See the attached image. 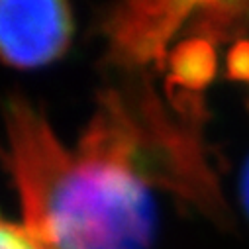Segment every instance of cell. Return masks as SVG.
<instances>
[{
  "label": "cell",
  "instance_id": "cell-1",
  "mask_svg": "<svg viewBox=\"0 0 249 249\" xmlns=\"http://www.w3.org/2000/svg\"><path fill=\"white\" fill-rule=\"evenodd\" d=\"M4 163L24 226L47 249H147L155 230L149 186L116 163L71 151L24 96L4 106Z\"/></svg>",
  "mask_w": 249,
  "mask_h": 249
},
{
  "label": "cell",
  "instance_id": "cell-2",
  "mask_svg": "<svg viewBox=\"0 0 249 249\" xmlns=\"http://www.w3.org/2000/svg\"><path fill=\"white\" fill-rule=\"evenodd\" d=\"M77 149L128 169L147 186L169 189L206 214L222 218L226 210L191 122L177 120L147 83L102 92Z\"/></svg>",
  "mask_w": 249,
  "mask_h": 249
},
{
  "label": "cell",
  "instance_id": "cell-3",
  "mask_svg": "<svg viewBox=\"0 0 249 249\" xmlns=\"http://www.w3.org/2000/svg\"><path fill=\"white\" fill-rule=\"evenodd\" d=\"M195 10V2H130L116 6L106 20L114 61L132 71L161 63L169 43L191 22Z\"/></svg>",
  "mask_w": 249,
  "mask_h": 249
},
{
  "label": "cell",
  "instance_id": "cell-4",
  "mask_svg": "<svg viewBox=\"0 0 249 249\" xmlns=\"http://www.w3.org/2000/svg\"><path fill=\"white\" fill-rule=\"evenodd\" d=\"M71 34L73 16L65 2H0V59L14 67H39L57 59Z\"/></svg>",
  "mask_w": 249,
  "mask_h": 249
},
{
  "label": "cell",
  "instance_id": "cell-5",
  "mask_svg": "<svg viewBox=\"0 0 249 249\" xmlns=\"http://www.w3.org/2000/svg\"><path fill=\"white\" fill-rule=\"evenodd\" d=\"M191 24L193 30L206 41L230 39L249 30V2L196 4Z\"/></svg>",
  "mask_w": 249,
  "mask_h": 249
},
{
  "label": "cell",
  "instance_id": "cell-6",
  "mask_svg": "<svg viewBox=\"0 0 249 249\" xmlns=\"http://www.w3.org/2000/svg\"><path fill=\"white\" fill-rule=\"evenodd\" d=\"M173 79L184 89H200L204 87L216 69V59L210 41L191 39L178 45L171 53Z\"/></svg>",
  "mask_w": 249,
  "mask_h": 249
},
{
  "label": "cell",
  "instance_id": "cell-7",
  "mask_svg": "<svg viewBox=\"0 0 249 249\" xmlns=\"http://www.w3.org/2000/svg\"><path fill=\"white\" fill-rule=\"evenodd\" d=\"M0 249H47L24 224H14L0 216Z\"/></svg>",
  "mask_w": 249,
  "mask_h": 249
},
{
  "label": "cell",
  "instance_id": "cell-8",
  "mask_svg": "<svg viewBox=\"0 0 249 249\" xmlns=\"http://www.w3.org/2000/svg\"><path fill=\"white\" fill-rule=\"evenodd\" d=\"M230 69L235 77L249 81V43H241L230 57Z\"/></svg>",
  "mask_w": 249,
  "mask_h": 249
},
{
  "label": "cell",
  "instance_id": "cell-9",
  "mask_svg": "<svg viewBox=\"0 0 249 249\" xmlns=\"http://www.w3.org/2000/svg\"><path fill=\"white\" fill-rule=\"evenodd\" d=\"M241 196H243V204H245V210L249 214V161L243 169V177H241Z\"/></svg>",
  "mask_w": 249,
  "mask_h": 249
}]
</instances>
